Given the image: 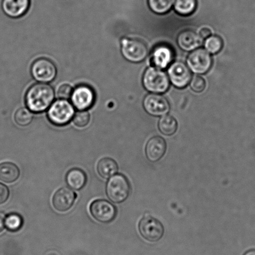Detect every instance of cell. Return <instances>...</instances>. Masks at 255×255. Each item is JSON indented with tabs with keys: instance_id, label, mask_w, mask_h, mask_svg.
Listing matches in <instances>:
<instances>
[{
	"instance_id": "obj_1",
	"label": "cell",
	"mask_w": 255,
	"mask_h": 255,
	"mask_svg": "<svg viewBox=\"0 0 255 255\" xmlns=\"http://www.w3.org/2000/svg\"><path fill=\"white\" fill-rule=\"evenodd\" d=\"M53 88L49 84L37 83L30 87L26 95V103L31 112L40 113L51 106L54 99Z\"/></svg>"
},
{
	"instance_id": "obj_2",
	"label": "cell",
	"mask_w": 255,
	"mask_h": 255,
	"mask_svg": "<svg viewBox=\"0 0 255 255\" xmlns=\"http://www.w3.org/2000/svg\"><path fill=\"white\" fill-rule=\"evenodd\" d=\"M131 186L128 180L122 174L115 175L109 179L106 187L109 199L114 203H122L129 197Z\"/></svg>"
},
{
	"instance_id": "obj_3",
	"label": "cell",
	"mask_w": 255,
	"mask_h": 255,
	"mask_svg": "<svg viewBox=\"0 0 255 255\" xmlns=\"http://www.w3.org/2000/svg\"><path fill=\"white\" fill-rule=\"evenodd\" d=\"M142 81L145 88L153 93H164L169 87L168 77L157 67H150L147 69Z\"/></svg>"
},
{
	"instance_id": "obj_4",
	"label": "cell",
	"mask_w": 255,
	"mask_h": 255,
	"mask_svg": "<svg viewBox=\"0 0 255 255\" xmlns=\"http://www.w3.org/2000/svg\"><path fill=\"white\" fill-rule=\"evenodd\" d=\"M73 106L66 100H58L50 106L47 117L52 124L63 126L69 124L74 116Z\"/></svg>"
},
{
	"instance_id": "obj_5",
	"label": "cell",
	"mask_w": 255,
	"mask_h": 255,
	"mask_svg": "<svg viewBox=\"0 0 255 255\" xmlns=\"http://www.w3.org/2000/svg\"><path fill=\"white\" fill-rule=\"evenodd\" d=\"M139 231L147 241L156 242L163 237L164 228L158 220L146 214L139 222Z\"/></svg>"
},
{
	"instance_id": "obj_6",
	"label": "cell",
	"mask_w": 255,
	"mask_h": 255,
	"mask_svg": "<svg viewBox=\"0 0 255 255\" xmlns=\"http://www.w3.org/2000/svg\"><path fill=\"white\" fill-rule=\"evenodd\" d=\"M122 52L128 61L139 62L146 58L148 49L141 40L124 39L122 42Z\"/></svg>"
},
{
	"instance_id": "obj_7",
	"label": "cell",
	"mask_w": 255,
	"mask_h": 255,
	"mask_svg": "<svg viewBox=\"0 0 255 255\" xmlns=\"http://www.w3.org/2000/svg\"><path fill=\"white\" fill-rule=\"evenodd\" d=\"M190 69L194 73H206L212 66V59L211 54L205 49L194 50L189 55L187 60Z\"/></svg>"
},
{
	"instance_id": "obj_8",
	"label": "cell",
	"mask_w": 255,
	"mask_h": 255,
	"mask_svg": "<svg viewBox=\"0 0 255 255\" xmlns=\"http://www.w3.org/2000/svg\"><path fill=\"white\" fill-rule=\"evenodd\" d=\"M92 217L97 221L103 224H108L116 219L117 209L111 202L106 200H96L90 207Z\"/></svg>"
},
{
	"instance_id": "obj_9",
	"label": "cell",
	"mask_w": 255,
	"mask_h": 255,
	"mask_svg": "<svg viewBox=\"0 0 255 255\" xmlns=\"http://www.w3.org/2000/svg\"><path fill=\"white\" fill-rule=\"evenodd\" d=\"M31 73L37 81L51 82L53 81L56 76V67L51 60L40 58L36 60L32 64Z\"/></svg>"
},
{
	"instance_id": "obj_10",
	"label": "cell",
	"mask_w": 255,
	"mask_h": 255,
	"mask_svg": "<svg viewBox=\"0 0 255 255\" xmlns=\"http://www.w3.org/2000/svg\"><path fill=\"white\" fill-rule=\"evenodd\" d=\"M96 99L94 90L86 85L77 87L72 92L71 101L73 106L79 111L91 108Z\"/></svg>"
},
{
	"instance_id": "obj_11",
	"label": "cell",
	"mask_w": 255,
	"mask_h": 255,
	"mask_svg": "<svg viewBox=\"0 0 255 255\" xmlns=\"http://www.w3.org/2000/svg\"><path fill=\"white\" fill-rule=\"evenodd\" d=\"M168 74L170 81L177 88H184L191 81V72L182 62H176L171 65Z\"/></svg>"
},
{
	"instance_id": "obj_12",
	"label": "cell",
	"mask_w": 255,
	"mask_h": 255,
	"mask_svg": "<svg viewBox=\"0 0 255 255\" xmlns=\"http://www.w3.org/2000/svg\"><path fill=\"white\" fill-rule=\"evenodd\" d=\"M143 106L147 113L154 116H162L169 112L168 101L161 95L150 94L145 97Z\"/></svg>"
},
{
	"instance_id": "obj_13",
	"label": "cell",
	"mask_w": 255,
	"mask_h": 255,
	"mask_svg": "<svg viewBox=\"0 0 255 255\" xmlns=\"http://www.w3.org/2000/svg\"><path fill=\"white\" fill-rule=\"evenodd\" d=\"M76 197V194L71 188L62 187L55 192L52 198V204L56 211L66 212L73 206Z\"/></svg>"
},
{
	"instance_id": "obj_14",
	"label": "cell",
	"mask_w": 255,
	"mask_h": 255,
	"mask_svg": "<svg viewBox=\"0 0 255 255\" xmlns=\"http://www.w3.org/2000/svg\"><path fill=\"white\" fill-rule=\"evenodd\" d=\"M166 141L162 137L154 136L147 142L146 154L149 161L155 162L159 161L164 156L166 151Z\"/></svg>"
},
{
	"instance_id": "obj_15",
	"label": "cell",
	"mask_w": 255,
	"mask_h": 255,
	"mask_svg": "<svg viewBox=\"0 0 255 255\" xmlns=\"http://www.w3.org/2000/svg\"><path fill=\"white\" fill-rule=\"evenodd\" d=\"M29 4V0H2V9L7 16L19 17L26 13Z\"/></svg>"
},
{
	"instance_id": "obj_16",
	"label": "cell",
	"mask_w": 255,
	"mask_h": 255,
	"mask_svg": "<svg viewBox=\"0 0 255 255\" xmlns=\"http://www.w3.org/2000/svg\"><path fill=\"white\" fill-rule=\"evenodd\" d=\"M172 50L167 45H159L155 47L152 53V61L159 69L166 68L173 59Z\"/></svg>"
},
{
	"instance_id": "obj_17",
	"label": "cell",
	"mask_w": 255,
	"mask_h": 255,
	"mask_svg": "<svg viewBox=\"0 0 255 255\" xmlns=\"http://www.w3.org/2000/svg\"><path fill=\"white\" fill-rule=\"evenodd\" d=\"M202 42V38L200 35L191 30L182 31L177 37V43L179 47L186 51L198 48Z\"/></svg>"
},
{
	"instance_id": "obj_18",
	"label": "cell",
	"mask_w": 255,
	"mask_h": 255,
	"mask_svg": "<svg viewBox=\"0 0 255 255\" xmlns=\"http://www.w3.org/2000/svg\"><path fill=\"white\" fill-rule=\"evenodd\" d=\"M87 181L86 174L82 170L74 168L67 172L66 181L70 188L80 191L86 186Z\"/></svg>"
},
{
	"instance_id": "obj_19",
	"label": "cell",
	"mask_w": 255,
	"mask_h": 255,
	"mask_svg": "<svg viewBox=\"0 0 255 255\" xmlns=\"http://www.w3.org/2000/svg\"><path fill=\"white\" fill-rule=\"evenodd\" d=\"M97 172L104 179H109L119 171V166L116 161L109 157L100 160L97 164Z\"/></svg>"
},
{
	"instance_id": "obj_20",
	"label": "cell",
	"mask_w": 255,
	"mask_h": 255,
	"mask_svg": "<svg viewBox=\"0 0 255 255\" xmlns=\"http://www.w3.org/2000/svg\"><path fill=\"white\" fill-rule=\"evenodd\" d=\"M20 171L16 166L11 162L0 164V181L5 183H12L19 178Z\"/></svg>"
},
{
	"instance_id": "obj_21",
	"label": "cell",
	"mask_w": 255,
	"mask_h": 255,
	"mask_svg": "<svg viewBox=\"0 0 255 255\" xmlns=\"http://www.w3.org/2000/svg\"><path fill=\"white\" fill-rule=\"evenodd\" d=\"M159 129L162 134L170 136L176 133L177 122L176 119L171 116H163L159 121Z\"/></svg>"
},
{
	"instance_id": "obj_22",
	"label": "cell",
	"mask_w": 255,
	"mask_h": 255,
	"mask_svg": "<svg viewBox=\"0 0 255 255\" xmlns=\"http://www.w3.org/2000/svg\"><path fill=\"white\" fill-rule=\"evenodd\" d=\"M174 9L182 16L193 13L197 7V0H175Z\"/></svg>"
},
{
	"instance_id": "obj_23",
	"label": "cell",
	"mask_w": 255,
	"mask_h": 255,
	"mask_svg": "<svg viewBox=\"0 0 255 255\" xmlns=\"http://www.w3.org/2000/svg\"><path fill=\"white\" fill-rule=\"evenodd\" d=\"M175 0H148V4L152 11L157 14H165L170 11Z\"/></svg>"
},
{
	"instance_id": "obj_24",
	"label": "cell",
	"mask_w": 255,
	"mask_h": 255,
	"mask_svg": "<svg viewBox=\"0 0 255 255\" xmlns=\"http://www.w3.org/2000/svg\"><path fill=\"white\" fill-rule=\"evenodd\" d=\"M23 219L20 215L15 213L9 214L5 219V228L11 232L19 231L23 226Z\"/></svg>"
},
{
	"instance_id": "obj_25",
	"label": "cell",
	"mask_w": 255,
	"mask_h": 255,
	"mask_svg": "<svg viewBox=\"0 0 255 255\" xmlns=\"http://www.w3.org/2000/svg\"><path fill=\"white\" fill-rule=\"evenodd\" d=\"M33 119V115L29 110L26 108H21L16 111L14 115L15 122L20 126H26L29 125Z\"/></svg>"
},
{
	"instance_id": "obj_26",
	"label": "cell",
	"mask_w": 255,
	"mask_h": 255,
	"mask_svg": "<svg viewBox=\"0 0 255 255\" xmlns=\"http://www.w3.org/2000/svg\"><path fill=\"white\" fill-rule=\"evenodd\" d=\"M223 47V41L217 36H210L205 41V48L209 53L216 54Z\"/></svg>"
},
{
	"instance_id": "obj_27",
	"label": "cell",
	"mask_w": 255,
	"mask_h": 255,
	"mask_svg": "<svg viewBox=\"0 0 255 255\" xmlns=\"http://www.w3.org/2000/svg\"><path fill=\"white\" fill-rule=\"evenodd\" d=\"M90 119H91V116L88 112L79 111L74 114L73 121L76 126L84 127L89 124Z\"/></svg>"
},
{
	"instance_id": "obj_28",
	"label": "cell",
	"mask_w": 255,
	"mask_h": 255,
	"mask_svg": "<svg viewBox=\"0 0 255 255\" xmlns=\"http://www.w3.org/2000/svg\"><path fill=\"white\" fill-rule=\"evenodd\" d=\"M191 87L194 91L201 92L206 88V84L205 80L201 76H196L191 79Z\"/></svg>"
},
{
	"instance_id": "obj_29",
	"label": "cell",
	"mask_w": 255,
	"mask_h": 255,
	"mask_svg": "<svg viewBox=\"0 0 255 255\" xmlns=\"http://www.w3.org/2000/svg\"><path fill=\"white\" fill-rule=\"evenodd\" d=\"M72 88L69 84H63L59 87L57 95L61 99H68L71 97Z\"/></svg>"
},
{
	"instance_id": "obj_30",
	"label": "cell",
	"mask_w": 255,
	"mask_h": 255,
	"mask_svg": "<svg viewBox=\"0 0 255 255\" xmlns=\"http://www.w3.org/2000/svg\"><path fill=\"white\" fill-rule=\"evenodd\" d=\"M9 191L4 184L0 183V204L4 203L9 198Z\"/></svg>"
},
{
	"instance_id": "obj_31",
	"label": "cell",
	"mask_w": 255,
	"mask_h": 255,
	"mask_svg": "<svg viewBox=\"0 0 255 255\" xmlns=\"http://www.w3.org/2000/svg\"><path fill=\"white\" fill-rule=\"evenodd\" d=\"M200 36L203 38H207V37H209L211 35V31L210 29L207 28V27H203L199 31Z\"/></svg>"
},
{
	"instance_id": "obj_32",
	"label": "cell",
	"mask_w": 255,
	"mask_h": 255,
	"mask_svg": "<svg viewBox=\"0 0 255 255\" xmlns=\"http://www.w3.org/2000/svg\"><path fill=\"white\" fill-rule=\"evenodd\" d=\"M5 219L6 216L3 212H0V233H1L5 228Z\"/></svg>"
},
{
	"instance_id": "obj_33",
	"label": "cell",
	"mask_w": 255,
	"mask_h": 255,
	"mask_svg": "<svg viewBox=\"0 0 255 255\" xmlns=\"http://www.w3.org/2000/svg\"><path fill=\"white\" fill-rule=\"evenodd\" d=\"M244 255H255V250H251L245 254Z\"/></svg>"
}]
</instances>
